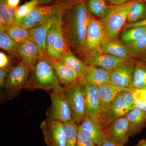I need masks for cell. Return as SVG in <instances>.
Here are the masks:
<instances>
[{
	"instance_id": "obj_45",
	"label": "cell",
	"mask_w": 146,
	"mask_h": 146,
	"mask_svg": "<svg viewBox=\"0 0 146 146\" xmlns=\"http://www.w3.org/2000/svg\"><path fill=\"white\" fill-rule=\"evenodd\" d=\"M140 60L144 61V62H146V56H144V57L141 58H140Z\"/></svg>"
},
{
	"instance_id": "obj_40",
	"label": "cell",
	"mask_w": 146,
	"mask_h": 146,
	"mask_svg": "<svg viewBox=\"0 0 146 146\" xmlns=\"http://www.w3.org/2000/svg\"><path fill=\"white\" fill-rule=\"evenodd\" d=\"M111 5H119L133 0H107Z\"/></svg>"
},
{
	"instance_id": "obj_2",
	"label": "cell",
	"mask_w": 146,
	"mask_h": 146,
	"mask_svg": "<svg viewBox=\"0 0 146 146\" xmlns=\"http://www.w3.org/2000/svg\"><path fill=\"white\" fill-rule=\"evenodd\" d=\"M25 89L30 91L42 89L62 93L63 87L58 81L52 66L44 58H40L31 69Z\"/></svg>"
},
{
	"instance_id": "obj_24",
	"label": "cell",
	"mask_w": 146,
	"mask_h": 146,
	"mask_svg": "<svg viewBox=\"0 0 146 146\" xmlns=\"http://www.w3.org/2000/svg\"><path fill=\"white\" fill-rule=\"evenodd\" d=\"M60 62L78 74L83 81L84 77L87 70V66L83 60L77 58L69 48L68 51L60 60Z\"/></svg>"
},
{
	"instance_id": "obj_12",
	"label": "cell",
	"mask_w": 146,
	"mask_h": 146,
	"mask_svg": "<svg viewBox=\"0 0 146 146\" xmlns=\"http://www.w3.org/2000/svg\"><path fill=\"white\" fill-rule=\"evenodd\" d=\"M136 62L133 58H129L111 70L110 82L122 88L133 89V74Z\"/></svg>"
},
{
	"instance_id": "obj_33",
	"label": "cell",
	"mask_w": 146,
	"mask_h": 146,
	"mask_svg": "<svg viewBox=\"0 0 146 146\" xmlns=\"http://www.w3.org/2000/svg\"><path fill=\"white\" fill-rule=\"evenodd\" d=\"M129 45L135 57L140 58L146 56V33L138 41Z\"/></svg>"
},
{
	"instance_id": "obj_26",
	"label": "cell",
	"mask_w": 146,
	"mask_h": 146,
	"mask_svg": "<svg viewBox=\"0 0 146 146\" xmlns=\"http://www.w3.org/2000/svg\"><path fill=\"white\" fill-rule=\"evenodd\" d=\"M146 18V3L143 0H138L131 7L128 14L126 23H132Z\"/></svg>"
},
{
	"instance_id": "obj_9",
	"label": "cell",
	"mask_w": 146,
	"mask_h": 146,
	"mask_svg": "<svg viewBox=\"0 0 146 146\" xmlns=\"http://www.w3.org/2000/svg\"><path fill=\"white\" fill-rule=\"evenodd\" d=\"M84 96L86 114L95 121L101 123L102 112L98 86L92 84L81 82Z\"/></svg>"
},
{
	"instance_id": "obj_35",
	"label": "cell",
	"mask_w": 146,
	"mask_h": 146,
	"mask_svg": "<svg viewBox=\"0 0 146 146\" xmlns=\"http://www.w3.org/2000/svg\"><path fill=\"white\" fill-rule=\"evenodd\" d=\"M131 92L136 100L146 101V88L132 89Z\"/></svg>"
},
{
	"instance_id": "obj_21",
	"label": "cell",
	"mask_w": 146,
	"mask_h": 146,
	"mask_svg": "<svg viewBox=\"0 0 146 146\" xmlns=\"http://www.w3.org/2000/svg\"><path fill=\"white\" fill-rule=\"evenodd\" d=\"M100 99L102 114L107 109L118 94L124 91H131L132 89L122 88L109 82L98 86Z\"/></svg>"
},
{
	"instance_id": "obj_4",
	"label": "cell",
	"mask_w": 146,
	"mask_h": 146,
	"mask_svg": "<svg viewBox=\"0 0 146 146\" xmlns=\"http://www.w3.org/2000/svg\"><path fill=\"white\" fill-rule=\"evenodd\" d=\"M72 0H60L51 5L38 6L16 24L29 29L42 23L56 14L65 12L74 3Z\"/></svg>"
},
{
	"instance_id": "obj_8",
	"label": "cell",
	"mask_w": 146,
	"mask_h": 146,
	"mask_svg": "<svg viewBox=\"0 0 146 146\" xmlns=\"http://www.w3.org/2000/svg\"><path fill=\"white\" fill-rule=\"evenodd\" d=\"M81 82L79 80L70 86H64L62 92L70 108L72 120L78 125L86 115Z\"/></svg>"
},
{
	"instance_id": "obj_28",
	"label": "cell",
	"mask_w": 146,
	"mask_h": 146,
	"mask_svg": "<svg viewBox=\"0 0 146 146\" xmlns=\"http://www.w3.org/2000/svg\"><path fill=\"white\" fill-rule=\"evenodd\" d=\"M133 89L146 88V62L136 61L133 83Z\"/></svg>"
},
{
	"instance_id": "obj_11",
	"label": "cell",
	"mask_w": 146,
	"mask_h": 146,
	"mask_svg": "<svg viewBox=\"0 0 146 146\" xmlns=\"http://www.w3.org/2000/svg\"><path fill=\"white\" fill-rule=\"evenodd\" d=\"M51 106L47 110V119L65 123L72 121L70 108L62 93L52 91Z\"/></svg>"
},
{
	"instance_id": "obj_20",
	"label": "cell",
	"mask_w": 146,
	"mask_h": 146,
	"mask_svg": "<svg viewBox=\"0 0 146 146\" xmlns=\"http://www.w3.org/2000/svg\"><path fill=\"white\" fill-rule=\"evenodd\" d=\"M101 51L123 59L135 58L132 49L117 39L107 40L105 42Z\"/></svg>"
},
{
	"instance_id": "obj_32",
	"label": "cell",
	"mask_w": 146,
	"mask_h": 146,
	"mask_svg": "<svg viewBox=\"0 0 146 146\" xmlns=\"http://www.w3.org/2000/svg\"><path fill=\"white\" fill-rule=\"evenodd\" d=\"M39 5L37 0H31L18 6L16 10V21L26 16L35 9L39 6Z\"/></svg>"
},
{
	"instance_id": "obj_37",
	"label": "cell",
	"mask_w": 146,
	"mask_h": 146,
	"mask_svg": "<svg viewBox=\"0 0 146 146\" xmlns=\"http://www.w3.org/2000/svg\"><path fill=\"white\" fill-rule=\"evenodd\" d=\"M10 60L8 56L3 52H0V69L11 68L9 67Z\"/></svg>"
},
{
	"instance_id": "obj_42",
	"label": "cell",
	"mask_w": 146,
	"mask_h": 146,
	"mask_svg": "<svg viewBox=\"0 0 146 146\" xmlns=\"http://www.w3.org/2000/svg\"><path fill=\"white\" fill-rule=\"evenodd\" d=\"M99 146H119L111 141L109 138H107L106 140L102 143Z\"/></svg>"
},
{
	"instance_id": "obj_19",
	"label": "cell",
	"mask_w": 146,
	"mask_h": 146,
	"mask_svg": "<svg viewBox=\"0 0 146 146\" xmlns=\"http://www.w3.org/2000/svg\"><path fill=\"white\" fill-rule=\"evenodd\" d=\"M17 52L22 61L29 65L31 69L41 58L39 48L32 38L18 45Z\"/></svg>"
},
{
	"instance_id": "obj_23",
	"label": "cell",
	"mask_w": 146,
	"mask_h": 146,
	"mask_svg": "<svg viewBox=\"0 0 146 146\" xmlns=\"http://www.w3.org/2000/svg\"><path fill=\"white\" fill-rule=\"evenodd\" d=\"M129 124L131 137L137 135L146 125V112L135 108L125 115Z\"/></svg>"
},
{
	"instance_id": "obj_27",
	"label": "cell",
	"mask_w": 146,
	"mask_h": 146,
	"mask_svg": "<svg viewBox=\"0 0 146 146\" xmlns=\"http://www.w3.org/2000/svg\"><path fill=\"white\" fill-rule=\"evenodd\" d=\"M146 33V27H138L125 30L121 35V41L130 45L138 41Z\"/></svg>"
},
{
	"instance_id": "obj_10",
	"label": "cell",
	"mask_w": 146,
	"mask_h": 146,
	"mask_svg": "<svg viewBox=\"0 0 146 146\" xmlns=\"http://www.w3.org/2000/svg\"><path fill=\"white\" fill-rule=\"evenodd\" d=\"M106 40L104 27L101 20L92 16L89 23L85 47L81 54L83 56L96 51H100Z\"/></svg>"
},
{
	"instance_id": "obj_7",
	"label": "cell",
	"mask_w": 146,
	"mask_h": 146,
	"mask_svg": "<svg viewBox=\"0 0 146 146\" xmlns=\"http://www.w3.org/2000/svg\"><path fill=\"white\" fill-rule=\"evenodd\" d=\"M131 92L124 91L119 93L102 114L101 123L106 129L114 120L125 116L135 108L136 99Z\"/></svg>"
},
{
	"instance_id": "obj_36",
	"label": "cell",
	"mask_w": 146,
	"mask_h": 146,
	"mask_svg": "<svg viewBox=\"0 0 146 146\" xmlns=\"http://www.w3.org/2000/svg\"><path fill=\"white\" fill-rule=\"evenodd\" d=\"M11 68L0 69V87L5 89L9 72Z\"/></svg>"
},
{
	"instance_id": "obj_29",
	"label": "cell",
	"mask_w": 146,
	"mask_h": 146,
	"mask_svg": "<svg viewBox=\"0 0 146 146\" xmlns=\"http://www.w3.org/2000/svg\"><path fill=\"white\" fill-rule=\"evenodd\" d=\"M86 5L89 12L101 19L106 16L110 7L106 0H88Z\"/></svg>"
},
{
	"instance_id": "obj_41",
	"label": "cell",
	"mask_w": 146,
	"mask_h": 146,
	"mask_svg": "<svg viewBox=\"0 0 146 146\" xmlns=\"http://www.w3.org/2000/svg\"><path fill=\"white\" fill-rule=\"evenodd\" d=\"M21 0H7V5L11 7L16 9L18 7Z\"/></svg>"
},
{
	"instance_id": "obj_39",
	"label": "cell",
	"mask_w": 146,
	"mask_h": 146,
	"mask_svg": "<svg viewBox=\"0 0 146 146\" xmlns=\"http://www.w3.org/2000/svg\"><path fill=\"white\" fill-rule=\"evenodd\" d=\"M135 107L146 112V101H135Z\"/></svg>"
},
{
	"instance_id": "obj_1",
	"label": "cell",
	"mask_w": 146,
	"mask_h": 146,
	"mask_svg": "<svg viewBox=\"0 0 146 146\" xmlns=\"http://www.w3.org/2000/svg\"><path fill=\"white\" fill-rule=\"evenodd\" d=\"M92 15L84 1L74 3L63 14L62 26L70 46L81 54L85 47Z\"/></svg>"
},
{
	"instance_id": "obj_31",
	"label": "cell",
	"mask_w": 146,
	"mask_h": 146,
	"mask_svg": "<svg viewBox=\"0 0 146 146\" xmlns=\"http://www.w3.org/2000/svg\"><path fill=\"white\" fill-rule=\"evenodd\" d=\"M63 124L66 134V146H76L79 125L73 121Z\"/></svg>"
},
{
	"instance_id": "obj_34",
	"label": "cell",
	"mask_w": 146,
	"mask_h": 146,
	"mask_svg": "<svg viewBox=\"0 0 146 146\" xmlns=\"http://www.w3.org/2000/svg\"><path fill=\"white\" fill-rule=\"evenodd\" d=\"M76 146H98L94 141L82 130L78 125V132Z\"/></svg>"
},
{
	"instance_id": "obj_14",
	"label": "cell",
	"mask_w": 146,
	"mask_h": 146,
	"mask_svg": "<svg viewBox=\"0 0 146 146\" xmlns=\"http://www.w3.org/2000/svg\"><path fill=\"white\" fill-rule=\"evenodd\" d=\"M108 136L119 146H125L131 137L129 124L125 116L114 120L106 128Z\"/></svg>"
},
{
	"instance_id": "obj_3",
	"label": "cell",
	"mask_w": 146,
	"mask_h": 146,
	"mask_svg": "<svg viewBox=\"0 0 146 146\" xmlns=\"http://www.w3.org/2000/svg\"><path fill=\"white\" fill-rule=\"evenodd\" d=\"M119 5H111L106 16L101 19L106 32V41L117 39L120 32L127 23L128 14L136 1Z\"/></svg>"
},
{
	"instance_id": "obj_46",
	"label": "cell",
	"mask_w": 146,
	"mask_h": 146,
	"mask_svg": "<svg viewBox=\"0 0 146 146\" xmlns=\"http://www.w3.org/2000/svg\"><path fill=\"white\" fill-rule=\"evenodd\" d=\"M143 1H144L145 2H146V0H143Z\"/></svg>"
},
{
	"instance_id": "obj_18",
	"label": "cell",
	"mask_w": 146,
	"mask_h": 146,
	"mask_svg": "<svg viewBox=\"0 0 146 146\" xmlns=\"http://www.w3.org/2000/svg\"><path fill=\"white\" fill-rule=\"evenodd\" d=\"M46 58L52 66L58 81L65 86H70L77 82L82 80L77 73L59 60L48 56Z\"/></svg>"
},
{
	"instance_id": "obj_43",
	"label": "cell",
	"mask_w": 146,
	"mask_h": 146,
	"mask_svg": "<svg viewBox=\"0 0 146 146\" xmlns=\"http://www.w3.org/2000/svg\"><path fill=\"white\" fill-rule=\"evenodd\" d=\"M39 3V5H49L54 2L56 1V0H37Z\"/></svg>"
},
{
	"instance_id": "obj_15",
	"label": "cell",
	"mask_w": 146,
	"mask_h": 146,
	"mask_svg": "<svg viewBox=\"0 0 146 146\" xmlns=\"http://www.w3.org/2000/svg\"><path fill=\"white\" fill-rule=\"evenodd\" d=\"M87 65L112 70L127 59L120 58L101 51H96L82 56Z\"/></svg>"
},
{
	"instance_id": "obj_22",
	"label": "cell",
	"mask_w": 146,
	"mask_h": 146,
	"mask_svg": "<svg viewBox=\"0 0 146 146\" xmlns=\"http://www.w3.org/2000/svg\"><path fill=\"white\" fill-rule=\"evenodd\" d=\"M83 81L97 86L110 82L111 70L87 65Z\"/></svg>"
},
{
	"instance_id": "obj_6",
	"label": "cell",
	"mask_w": 146,
	"mask_h": 146,
	"mask_svg": "<svg viewBox=\"0 0 146 146\" xmlns=\"http://www.w3.org/2000/svg\"><path fill=\"white\" fill-rule=\"evenodd\" d=\"M64 13L62 12L54 15L47 38L48 56L58 60L65 55L70 48L62 26V17Z\"/></svg>"
},
{
	"instance_id": "obj_38",
	"label": "cell",
	"mask_w": 146,
	"mask_h": 146,
	"mask_svg": "<svg viewBox=\"0 0 146 146\" xmlns=\"http://www.w3.org/2000/svg\"><path fill=\"white\" fill-rule=\"evenodd\" d=\"M146 27V18L136 23H126L125 26L123 28V30L127 29L130 28L135 27Z\"/></svg>"
},
{
	"instance_id": "obj_25",
	"label": "cell",
	"mask_w": 146,
	"mask_h": 146,
	"mask_svg": "<svg viewBox=\"0 0 146 146\" xmlns=\"http://www.w3.org/2000/svg\"><path fill=\"white\" fill-rule=\"evenodd\" d=\"M5 29L11 39L18 45L32 38L29 30L17 24L7 26Z\"/></svg>"
},
{
	"instance_id": "obj_5",
	"label": "cell",
	"mask_w": 146,
	"mask_h": 146,
	"mask_svg": "<svg viewBox=\"0 0 146 146\" xmlns=\"http://www.w3.org/2000/svg\"><path fill=\"white\" fill-rule=\"evenodd\" d=\"M31 72L29 65L22 60L11 67L6 82L5 91L1 102L5 103L18 96L21 90L25 88Z\"/></svg>"
},
{
	"instance_id": "obj_16",
	"label": "cell",
	"mask_w": 146,
	"mask_h": 146,
	"mask_svg": "<svg viewBox=\"0 0 146 146\" xmlns=\"http://www.w3.org/2000/svg\"><path fill=\"white\" fill-rule=\"evenodd\" d=\"M79 125L82 131L98 146L108 138L106 129L101 123L96 122L89 118L86 114Z\"/></svg>"
},
{
	"instance_id": "obj_13",
	"label": "cell",
	"mask_w": 146,
	"mask_h": 146,
	"mask_svg": "<svg viewBox=\"0 0 146 146\" xmlns=\"http://www.w3.org/2000/svg\"><path fill=\"white\" fill-rule=\"evenodd\" d=\"M40 128L47 146H66L63 123L46 119L41 123Z\"/></svg>"
},
{
	"instance_id": "obj_30",
	"label": "cell",
	"mask_w": 146,
	"mask_h": 146,
	"mask_svg": "<svg viewBox=\"0 0 146 146\" xmlns=\"http://www.w3.org/2000/svg\"><path fill=\"white\" fill-rule=\"evenodd\" d=\"M18 45L11 39L5 28L0 27V48L13 56L18 54Z\"/></svg>"
},
{
	"instance_id": "obj_44",
	"label": "cell",
	"mask_w": 146,
	"mask_h": 146,
	"mask_svg": "<svg viewBox=\"0 0 146 146\" xmlns=\"http://www.w3.org/2000/svg\"><path fill=\"white\" fill-rule=\"evenodd\" d=\"M135 146H146V139L139 141L138 143Z\"/></svg>"
},
{
	"instance_id": "obj_17",
	"label": "cell",
	"mask_w": 146,
	"mask_h": 146,
	"mask_svg": "<svg viewBox=\"0 0 146 146\" xmlns=\"http://www.w3.org/2000/svg\"><path fill=\"white\" fill-rule=\"evenodd\" d=\"M54 16L44 21L38 25L29 29L32 39L39 48L41 58H44L48 56L46 45L47 36L53 22Z\"/></svg>"
}]
</instances>
